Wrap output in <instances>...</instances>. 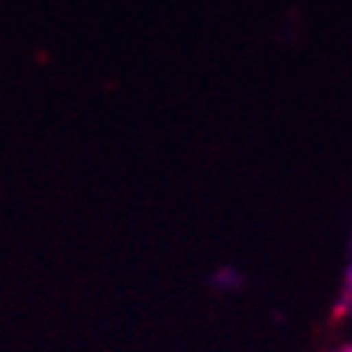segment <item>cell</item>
<instances>
[{
  "mask_svg": "<svg viewBox=\"0 0 352 352\" xmlns=\"http://www.w3.org/2000/svg\"><path fill=\"white\" fill-rule=\"evenodd\" d=\"M210 285H214L217 291H236L243 285V275H239L236 268H217L214 278H210Z\"/></svg>",
  "mask_w": 352,
  "mask_h": 352,
  "instance_id": "6da1fadb",
  "label": "cell"
},
{
  "mask_svg": "<svg viewBox=\"0 0 352 352\" xmlns=\"http://www.w3.org/2000/svg\"><path fill=\"white\" fill-rule=\"evenodd\" d=\"M340 352H352V346H346V349H340Z\"/></svg>",
  "mask_w": 352,
  "mask_h": 352,
  "instance_id": "7a4b0ae2",
  "label": "cell"
}]
</instances>
